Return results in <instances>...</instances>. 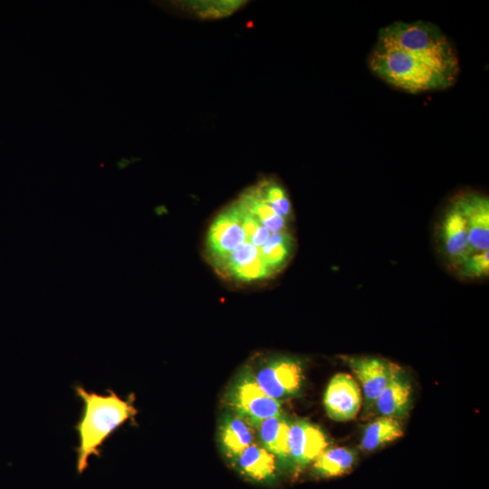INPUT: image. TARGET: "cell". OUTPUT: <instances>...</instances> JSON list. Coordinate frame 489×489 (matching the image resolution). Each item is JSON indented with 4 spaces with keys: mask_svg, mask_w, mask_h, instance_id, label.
Masks as SVG:
<instances>
[{
    "mask_svg": "<svg viewBox=\"0 0 489 489\" xmlns=\"http://www.w3.org/2000/svg\"><path fill=\"white\" fill-rule=\"evenodd\" d=\"M218 437L224 454L234 460L253 444L254 431L251 426L236 414H227L219 426Z\"/></svg>",
    "mask_w": 489,
    "mask_h": 489,
    "instance_id": "cell-12",
    "label": "cell"
},
{
    "mask_svg": "<svg viewBox=\"0 0 489 489\" xmlns=\"http://www.w3.org/2000/svg\"><path fill=\"white\" fill-rule=\"evenodd\" d=\"M302 378L301 361L289 357L268 361L254 375L260 388L276 400L295 395L301 388Z\"/></svg>",
    "mask_w": 489,
    "mask_h": 489,
    "instance_id": "cell-5",
    "label": "cell"
},
{
    "mask_svg": "<svg viewBox=\"0 0 489 489\" xmlns=\"http://www.w3.org/2000/svg\"><path fill=\"white\" fill-rule=\"evenodd\" d=\"M402 436L403 429L398 418L380 417L367 425L360 446L365 451H373Z\"/></svg>",
    "mask_w": 489,
    "mask_h": 489,
    "instance_id": "cell-15",
    "label": "cell"
},
{
    "mask_svg": "<svg viewBox=\"0 0 489 489\" xmlns=\"http://www.w3.org/2000/svg\"><path fill=\"white\" fill-rule=\"evenodd\" d=\"M440 239L446 257L456 266L462 264L473 254L465 219L454 203L442 219Z\"/></svg>",
    "mask_w": 489,
    "mask_h": 489,
    "instance_id": "cell-10",
    "label": "cell"
},
{
    "mask_svg": "<svg viewBox=\"0 0 489 489\" xmlns=\"http://www.w3.org/2000/svg\"><path fill=\"white\" fill-rule=\"evenodd\" d=\"M262 446L274 456L289 457L288 436L290 422L283 415L268 417L256 424Z\"/></svg>",
    "mask_w": 489,
    "mask_h": 489,
    "instance_id": "cell-14",
    "label": "cell"
},
{
    "mask_svg": "<svg viewBox=\"0 0 489 489\" xmlns=\"http://www.w3.org/2000/svg\"><path fill=\"white\" fill-rule=\"evenodd\" d=\"M361 402L360 388L350 375L340 372L331 379L323 398L330 418L340 422L353 419L361 408Z\"/></svg>",
    "mask_w": 489,
    "mask_h": 489,
    "instance_id": "cell-7",
    "label": "cell"
},
{
    "mask_svg": "<svg viewBox=\"0 0 489 489\" xmlns=\"http://www.w3.org/2000/svg\"><path fill=\"white\" fill-rule=\"evenodd\" d=\"M411 394L410 382L399 370L379 395L374 405L381 417H402L409 410Z\"/></svg>",
    "mask_w": 489,
    "mask_h": 489,
    "instance_id": "cell-11",
    "label": "cell"
},
{
    "mask_svg": "<svg viewBox=\"0 0 489 489\" xmlns=\"http://www.w3.org/2000/svg\"><path fill=\"white\" fill-rule=\"evenodd\" d=\"M75 393L82 402V411L75 429L79 436L76 448V469L82 474L91 456H101V449L107 439L129 420H133L138 410L133 398H122L112 389L107 394L87 391L75 387Z\"/></svg>",
    "mask_w": 489,
    "mask_h": 489,
    "instance_id": "cell-1",
    "label": "cell"
},
{
    "mask_svg": "<svg viewBox=\"0 0 489 489\" xmlns=\"http://www.w3.org/2000/svg\"><path fill=\"white\" fill-rule=\"evenodd\" d=\"M244 2L220 1V2H193L187 4L201 18H216L230 14Z\"/></svg>",
    "mask_w": 489,
    "mask_h": 489,
    "instance_id": "cell-17",
    "label": "cell"
},
{
    "mask_svg": "<svg viewBox=\"0 0 489 489\" xmlns=\"http://www.w3.org/2000/svg\"><path fill=\"white\" fill-rule=\"evenodd\" d=\"M234 461L244 475L258 481L273 477L276 470L275 456L263 446L254 443L244 448Z\"/></svg>",
    "mask_w": 489,
    "mask_h": 489,
    "instance_id": "cell-13",
    "label": "cell"
},
{
    "mask_svg": "<svg viewBox=\"0 0 489 489\" xmlns=\"http://www.w3.org/2000/svg\"><path fill=\"white\" fill-rule=\"evenodd\" d=\"M228 400L235 414L252 427L264 419L282 414L279 400L269 397L249 371H244L235 380Z\"/></svg>",
    "mask_w": 489,
    "mask_h": 489,
    "instance_id": "cell-4",
    "label": "cell"
},
{
    "mask_svg": "<svg viewBox=\"0 0 489 489\" xmlns=\"http://www.w3.org/2000/svg\"><path fill=\"white\" fill-rule=\"evenodd\" d=\"M346 362L360 383L364 405L370 409L392 378L400 370L388 360L372 357H346Z\"/></svg>",
    "mask_w": 489,
    "mask_h": 489,
    "instance_id": "cell-6",
    "label": "cell"
},
{
    "mask_svg": "<svg viewBox=\"0 0 489 489\" xmlns=\"http://www.w3.org/2000/svg\"><path fill=\"white\" fill-rule=\"evenodd\" d=\"M369 64L383 81L411 93L444 90L455 82L414 55L378 42Z\"/></svg>",
    "mask_w": 489,
    "mask_h": 489,
    "instance_id": "cell-3",
    "label": "cell"
},
{
    "mask_svg": "<svg viewBox=\"0 0 489 489\" xmlns=\"http://www.w3.org/2000/svg\"><path fill=\"white\" fill-rule=\"evenodd\" d=\"M489 273L488 251L473 253L459 265V273L464 278H482Z\"/></svg>",
    "mask_w": 489,
    "mask_h": 489,
    "instance_id": "cell-18",
    "label": "cell"
},
{
    "mask_svg": "<svg viewBox=\"0 0 489 489\" xmlns=\"http://www.w3.org/2000/svg\"><path fill=\"white\" fill-rule=\"evenodd\" d=\"M355 454L346 447L325 449L315 460L313 468L325 477H335L348 473L353 466Z\"/></svg>",
    "mask_w": 489,
    "mask_h": 489,
    "instance_id": "cell-16",
    "label": "cell"
},
{
    "mask_svg": "<svg viewBox=\"0 0 489 489\" xmlns=\"http://www.w3.org/2000/svg\"><path fill=\"white\" fill-rule=\"evenodd\" d=\"M322 430L306 420L290 422L289 457L296 464L305 465L314 461L327 447Z\"/></svg>",
    "mask_w": 489,
    "mask_h": 489,
    "instance_id": "cell-9",
    "label": "cell"
},
{
    "mask_svg": "<svg viewBox=\"0 0 489 489\" xmlns=\"http://www.w3.org/2000/svg\"><path fill=\"white\" fill-rule=\"evenodd\" d=\"M454 204L463 214L468 230V240L473 253L489 249V201L475 193L458 197Z\"/></svg>",
    "mask_w": 489,
    "mask_h": 489,
    "instance_id": "cell-8",
    "label": "cell"
},
{
    "mask_svg": "<svg viewBox=\"0 0 489 489\" xmlns=\"http://www.w3.org/2000/svg\"><path fill=\"white\" fill-rule=\"evenodd\" d=\"M378 43L410 53L436 70L456 78L457 55L444 33L432 23L395 22L379 31Z\"/></svg>",
    "mask_w": 489,
    "mask_h": 489,
    "instance_id": "cell-2",
    "label": "cell"
}]
</instances>
